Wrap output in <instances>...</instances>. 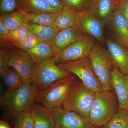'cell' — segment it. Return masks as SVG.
I'll return each instance as SVG.
<instances>
[{
    "instance_id": "6da1fadb",
    "label": "cell",
    "mask_w": 128,
    "mask_h": 128,
    "mask_svg": "<svg viewBox=\"0 0 128 128\" xmlns=\"http://www.w3.org/2000/svg\"><path fill=\"white\" fill-rule=\"evenodd\" d=\"M38 91L30 81L24 83L16 90L6 92L0 98L2 109L16 118L30 109L36 102Z\"/></svg>"
},
{
    "instance_id": "7a4b0ae2",
    "label": "cell",
    "mask_w": 128,
    "mask_h": 128,
    "mask_svg": "<svg viewBox=\"0 0 128 128\" xmlns=\"http://www.w3.org/2000/svg\"><path fill=\"white\" fill-rule=\"evenodd\" d=\"M118 109L116 96L111 91L104 90L96 92L90 121L92 126H105Z\"/></svg>"
},
{
    "instance_id": "3957f363",
    "label": "cell",
    "mask_w": 128,
    "mask_h": 128,
    "mask_svg": "<svg viewBox=\"0 0 128 128\" xmlns=\"http://www.w3.org/2000/svg\"><path fill=\"white\" fill-rule=\"evenodd\" d=\"M95 93L82 82L76 80L70 90L62 108L76 112L90 121Z\"/></svg>"
},
{
    "instance_id": "277c9868",
    "label": "cell",
    "mask_w": 128,
    "mask_h": 128,
    "mask_svg": "<svg viewBox=\"0 0 128 128\" xmlns=\"http://www.w3.org/2000/svg\"><path fill=\"white\" fill-rule=\"evenodd\" d=\"M51 58L34 64L30 82L38 91L47 89L57 81L72 74L61 68Z\"/></svg>"
},
{
    "instance_id": "5b68a950",
    "label": "cell",
    "mask_w": 128,
    "mask_h": 128,
    "mask_svg": "<svg viewBox=\"0 0 128 128\" xmlns=\"http://www.w3.org/2000/svg\"><path fill=\"white\" fill-rule=\"evenodd\" d=\"M76 80V76L72 74L57 81L47 89L38 91L36 102L50 111L61 107Z\"/></svg>"
},
{
    "instance_id": "8992f818",
    "label": "cell",
    "mask_w": 128,
    "mask_h": 128,
    "mask_svg": "<svg viewBox=\"0 0 128 128\" xmlns=\"http://www.w3.org/2000/svg\"><path fill=\"white\" fill-rule=\"evenodd\" d=\"M57 64L64 70L76 76L85 86L94 92L103 90L89 57Z\"/></svg>"
},
{
    "instance_id": "52a82bcc",
    "label": "cell",
    "mask_w": 128,
    "mask_h": 128,
    "mask_svg": "<svg viewBox=\"0 0 128 128\" xmlns=\"http://www.w3.org/2000/svg\"><path fill=\"white\" fill-rule=\"evenodd\" d=\"M89 57L104 90L112 91L111 76L114 66L108 53L100 45L95 44Z\"/></svg>"
},
{
    "instance_id": "ba28073f",
    "label": "cell",
    "mask_w": 128,
    "mask_h": 128,
    "mask_svg": "<svg viewBox=\"0 0 128 128\" xmlns=\"http://www.w3.org/2000/svg\"><path fill=\"white\" fill-rule=\"evenodd\" d=\"M94 45V38L84 35L51 58L58 64L88 57Z\"/></svg>"
},
{
    "instance_id": "9c48e42d",
    "label": "cell",
    "mask_w": 128,
    "mask_h": 128,
    "mask_svg": "<svg viewBox=\"0 0 128 128\" xmlns=\"http://www.w3.org/2000/svg\"><path fill=\"white\" fill-rule=\"evenodd\" d=\"M9 48V66L16 70L25 82L30 81L34 68V62L25 50L13 46Z\"/></svg>"
},
{
    "instance_id": "30bf717a",
    "label": "cell",
    "mask_w": 128,
    "mask_h": 128,
    "mask_svg": "<svg viewBox=\"0 0 128 128\" xmlns=\"http://www.w3.org/2000/svg\"><path fill=\"white\" fill-rule=\"evenodd\" d=\"M77 26L86 34L104 43V28L105 22L96 18L90 9L77 12Z\"/></svg>"
},
{
    "instance_id": "8fae6325",
    "label": "cell",
    "mask_w": 128,
    "mask_h": 128,
    "mask_svg": "<svg viewBox=\"0 0 128 128\" xmlns=\"http://www.w3.org/2000/svg\"><path fill=\"white\" fill-rule=\"evenodd\" d=\"M56 125L64 128H90V121L76 112L66 110L63 108H56L51 110Z\"/></svg>"
},
{
    "instance_id": "7c38bea8",
    "label": "cell",
    "mask_w": 128,
    "mask_h": 128,
    "mask_svg": "<svg viewBox=\"0 0 128 128\" xmlns=\"http://www.w3.org/2000/svg\"><path fill=\"white\" fill-rule=\"evenodd\" d=\"M111 84L118 101L119 109L126 110L128 99V75H125L114 66Z\"/></svg>"
},
{
    "instance_id": "4fadbf2b",
    "label": "cell",
    "mask_w": 128,
    "mask_h": 128,
    "mask_svg": "<svg viewBox=\"0 0 128 128\" xmlns=\"http://www.w3.org/2000/svg\"><path fill=\"white\" fill-rule=\"evenodd\" d=\"M84 35L77 26L60 30L50 44L55 55L77 41Z\"/></svg>"
},
{
    "instance_id": "5bb4252c",
    "label": "cell",
    "mask_w": 128,
    "mask_h": 128,
    "mask_svg": "<svg viewBox=\"0 0 128 128\" xmlns=\"http://www.w3.org/2000/svg\"><path fill=\"white\" fill-rule=\"evenodd\" d=\"M108 53L113 65L125 75H128V52L122 45L110 38H106Z\"/></svg>"
},
{
    "instance_id": "9a60e30c",
    "label": "cell",
    "mask_w": 128,
    "mask_h": 128,
    "mask_svg": "<svg viewBox=\"0 0 128 128\" xmlns=\"http://www.w3.org/2000/svg\"><path fill=\"white\" fill-rule=\"evenodd\" d=\"M110 27L118 42L128 48V22L117 9L110 18Z\"/></svg>"
},
{
    "instance_id": "2e32d148",
    "label": "cell",
    "mask_w": 128,
    "mask_h": 128,
    "mask_svg": "<svg viewBox=\"0 0 128 128\" xmlns=\"http://www.w3.org/2000/svg\"><path fill=\"white\" fill-rule=\"evenodd\" d=\"M118 5L115 0H93L89 9L97 18L105 22L110 20Z\"/></svg>"
},
{
    "instance_id": "e0dca14e",
    "label": "cell",
    "mask_w": 128,
    "mask_h": 128,
    "mask_svg": "<svg viewBox=\"0 0 128 128\" xmlns=\"http://www.w3.org/2000/svg\"><path fill=\"white\" fill-rule=\"evenodd\" d=\"M31 109L33 117V128H56L50 110L43 105L34 104Z\"/></svg>"
},
{
    "instance_id": "ac0fdd59",
    "label": "cell",
    "mask_w": 128,
    "mask_h": 128,
    "mask_svg": "<svg viewBox=\"0 0 128 128\" xmlns=\"http://www.w3.org/2000/svg\"><path fill=\"white\" fill-rule=\"evenodd\" d=\"M19 9L30 13H57L60 12L44 0H18Z\"/></svg>"
},
{
    "instance_id": "d6986e66",
    "label": "cell",
    "mask_w": 128,
    "mask_h": 128,
    "mask_svg": "<svg viewBox=\"0 0 128 128\" xmlns=\"http://www.w3.org/2000/svg\"><path fill=\"white\" fill-rule=\"evenodd\" d=\"M28 30L43 42L50 44L60 30L55 26H46L29 23L27 24Z\"/></svg>"
},
{
    "instance_id": "ffe728a7",
    "label": "cell",
    "mask_w": 128,
    "mask_h": 128,
    "mask_svg": "<svg viewBox=\"0 0 128 128\" xmlns=\"http://www.w3.org/2000/svg\"><path fill=\"white\" fill-rule=\"evenodd\" d=\"M29 54L34 64L51 58L55 55L50 44L42 42L31 48L25 50Z\"/></svg>"
},
{
    "instance_id": "44dd1931",
    "label": "cell",
    "mask_w": 128,
    "mask_h": 128,
    "mask_svg": "<svg viewBox=\"0 0 128 128\" xmlns=\"http://www.w3.org/2000/svg\"><path fill=\"white\" fill-rule=\"evenodd\" d=\"M77 12L64 5V9L60 12L56 19L55 26L60 30L77 26Z\"/></svg>"
},
{
    "instance_id": "7402d4cb",
    "label": "cell",
    "mask_w": 128,
    "mask_h": 128,
    "mask_svg": "<svg viewBox=\"0 0 128 128\" xmlns=\"http://www.w3.org/2000/svg\"><path fill=\"white\" fill-rule=\"evenodd\" d=\"M0 20L10 31L25 26L28 23L23 12L20 10L10 14H1Z\"/></svg>"
},
{
    "instance_id": "603a6c76",
    "label": "cell",
    "mask_w": 128,
    "mask_h": 128,
    "mask_svg": "<svg viewBox=\"0 0 128 128\" xmlns=\"http://www.w3.org/2000/svg\"><path fill=\"white\" fill-rule=\"evenodd\" d=\"M2 76L7 92L16 90L26 82L19 73L10 66Z\"/></svg>"
},
{
    "instance_id": "cb8c5ba5",
    "label": "cell",
    "mask_w": 128,
    "mask_h": 128,
    "mask_svg": "<svg viewBox=\"0 0 128 128\" xmlns=\"http://www.w3.org/2000/svg\"><path fill=\"white\" fill-rule=\"evenodd\" d=\"M23 12L29 23L46 26H55L56 21L60 12L30 13Z\"/></svg>"
},
{
    "instance_id": "d4e9b609",
    "label": "cell",
    "mask_w": 128,
    "mask_h": 128,
    "mask_svg": "<svg viewBox=\"0 0 128 128\" xmlns=\"http://www.w3.org/2000/svg\"><path fill=\"white\" fill-rule=\"evenodd\" d=\"M106 128H128V114L125 110L118 109L106 125Z\"/></svg>"
},
{
    "instance_id": "484cf974",
    "label": "cell",
    "mask_w": 128,
    "mask_h": 128,
    "mask_svg": "<svg viewBox=\"0 0 128 128\" xmlns=\"http://www.w3.org/2000/svg\"><path fill=\"white\" fill-rule=\"evenodd\" d=\"M30 32L26 25L9 31L5 37V40L8 43L9 47H12L14 44L25 39Z\"/></svg>"
},
{
    "instance_id": "4316f807",
    "label": "cell",
    "mask_w": 128,
    "mask_h": 128,
    "mask_svg": "<svg viewBox=\"0 0 128 128\" xmlns=\"http://www.w3.org/2000/svg\"><path fill=\"white\" fill-rule=\"evenodd\" d=\"M16 118L15 128H33V117L31 108L18 114Z\"/></svg>"
},
{
    "instance_id": "83f0119b",
    "label": "cell",
    "mask_w": 128,
    "mask_h": 128,
    "mask_svg": "<svg viewBox=\"0 0 128 128\" xmlns=\"http://www.w3.org/2000/svg\"><path fill=\"white\" fill-rule=\"evenodd\" d=\"M93 0H62L64 4L76 12H81L89 9Z\"/></svg>"
},
{
    "instance_id": "f1b7e54d",
    "label": "cell",
    "mask_w": 128,
    "mask_h": 128,
    "mask_svg": "<svg viewBox=\"0 0 128 128\" xmlns=\"http://www.w3.org/2000/svg\"><path fill=\"white\" fill-rule=\"evenodd\" d=\"M42 42L43 41L40 39L35 34L30 32L25 39L14 44L12 46L26 50L34 47Z\"/></svg>"
},
{
    "instance_id": "f546056e",
    "label": "cell",
    "mask_w": 128,
    "mask_h": 128,
    "mask_svg": "<svg viewBox=\"0 0 128 128\" xmlns=\"http://www.w3.org/2000/svg\"><path fill=\"white\" fill-rule=\"evenodd\" d=\"M18 9V0H0V15L10 14Z\"/></svg>"
},
{
    "instance_id": "4dcf8cb0",
    "label": "cell",
    "mask_w": 128,
    "mask_h": 128,
    "mask_svg": "<svg viewBox=\"0 0 128 128\" xmlns=\"http://www.w3.org/2000/svg\"><path fill=\"white\" fill-rule=\"evenodd\" d=\"M10 50L8 47H2L0 49V74L3 76L9 67Z\"/></svg>"
},
{
    "instance_id": "1f68e13d",
    "label": "cell",
    "mask_w": 128,
    "mask_h": 128,
    "mask_svg": "<svg viewBox=\"0 0 128 128\" xmlns=\"http://www.w3.org/2000/svg\"><path fill=\"white\" fill-rule=\"evenodd\" d=\"M10 30L5 26L2 21L0 20V47H9L8 43L5 40V38Z\"/></svg>"
},
{
    "instance_id": "d6a6232c",
    "label": "cell",
    "mask_w": 128,
    "mask_h": 128,
    "mask_svg": "<svg viewBox=\"0 0 128 128\" xmlns=\"http://www.w3.org/2000/svg\"><path fill=\"white\" fill-rule=\"evenodd\" d=\"M118 9L126 18L128 22V0H121L118 2Z\"/></svg>"
},
{
    "instance_id": "836d02e7",
    "label": "cell",
    "mask_w": 128,
    "mask_h": 128,
    "mask_svg": "<svg viewBox=\"0 0 128 128\" xmlns=\"http://www.w3.org/2000/svg\"><path fill=\"white\" fill-rule=\"evenodd\" d=\"M50 6L61 12L64 9V4L62 0H44Z\"/></svg>"
},
{
    "instance_id": "e575fe53",
    "label": "cell",
    "mask_w": 128,
    "mask_h": 128,
    "mask_svg": "<svg viewBox=\"0 0 128 128\" xmlns=\"http://www.w3.org/2000/svg\"><path fill=\"white\" fill-rule=\"evenodd\" d=\"M0 128H10L6 122L4 121H0Z\"/></svg>"
},
{
    "instance_id": "d590c367",
    "label": "cell",
    "mask_w": 128,
    "mask_h": 128,
    "mask_svg": "<svg viewBox=\"0 0 128 128\" xmlns=\"http://www.w3.org/2000/svg\"><path fill=\"white\" fill-rule=\"evenodd\" d=\"M90 128H106V126L103 127H96V126H92Z\"/></svg>"
},
{
    "instance_id": "8d00e7d4",
    "label": "cell",
    "mask_w": 128,
    "mask_h": 128,
    "mask_svg": "<svg viewBox=\"0 0 128 128\" xmlns=\"http://www.w3.org/2000/svg\"><path fill=\"white\" fill-rule=\"evenodd\" d=\"M125 110H126V112H127V113H128V102H127V105H126V109Z\"/></svg>"
},
{
    "instance_id": "74e56055",
    "label": "cell",
    "mask_w": 128,
    "mask_h": 128,
    "mask_svg": "<svg viewBox=\"0 0 128 128\" xmlns=\"http://www.w3.org/2000/svg\"><path fill=\"white\" fill-rule=\"evenodd\" d=\"M120 0H115V1H116L118 3V2H119L120 1Z\"/></svg>"
},
{
    "instance_id": "f35d334b",
    "label": "cell",
    "mask_w": 128,
    "mask_h": 128,
    "mask_svg": "<svg viewBox=\"0 0 128 128\" xmlns=\"http://www.w3.org/2000/svg\"><path fill=\"white\" fill-rule=\"evenodd\" d=\"M56 128H62V127H59V126H57V127H56Z\"/></svg>"
}]
</instances>
